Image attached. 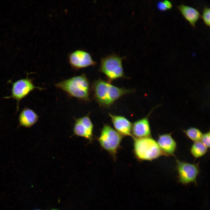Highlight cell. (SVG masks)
<instances>
[{"instance_id": "obj_6", "label": "cell", "mask_w": 210, "mask_h": 210, "mask_svg": "<svg viewBox=\"0 0 210 210\" xmlns=\"http://www.w3.org/2000/svg\"><path fill=\"white\" fill-rule=\"evenodd\" d=\"M33 79L29 78L28 74L26 78H22L13 82L9 80L8 82L12 84L11 95L4 97V99L12 98L17 101V111L19 110V103L22 99L27 96L31 92L36 89L40 90L44 88L36 87L33 83Z\"/></svg>"}, {"instance_id": "obj_13", "label": "cell", "mask_w": 210, "mask_h": 210, "mask_svg": "<svg viewBox=\"0 0 210 210\" xmlns=\"http://www.w3.org/2000/svg\"><path fill=\"white\" fill-rule=\"evenodd\" d=\"M157 143L161 149L166 154H174L176 148V144L170 134L160 135Z\"/></svg>"}, {"instance_id": "obj_8", "label": "cell", "mask_w": 210, "mask_h": 210, "mask_svg": "<svg viewBox=\"0 0 210 210\" xmlns=\"http://www.w3.org/2000/svg\"><path fill=\"white\" fill-rule=\"evenodd\" d=\"M177 168L179 180L181 183L186 184L196 182L199 172L197 164H190L177 160Z\"/></svg>"}, {"instance_id": "obj_2", "label": "cell", "mask_w": 210, "mask_h": 210, "mask_svg": "<svg viewBox=\"0 0 210 210\" xmlns=\"http://www.w3.org/2000/svg\"><path fill=\"white\" fill-rule=\"evenodd\" d=\"M55 86L70 97L84 102L90 101V83L84 74L63 80L55 84Z\"/></svg>"}, {"instance_id": "obj_19", "label": "cell", "mask_w": 210, "mask_h": 210, "mask_svg": "<svg viewBox=\"0 0 210 210\" xmlns=\"http://www.w3.org/2000/svg\"><path fill=\"white\" fill-rule=\"evenodd\" d=\"M201 142L206 147H210V132H209L203 134L201 139Z\"/></svg>"}, {"instance_id": "obj_10", "label": "cell", "mask_w": 210, "mask_h": 210, "mask_svg": "<svg viewBox=\"0 0 210 210\" xmlns=\"http://www.w3.org/2000/svg\"><path fill=\"white\" fill-rule=\"evenodd\" d=\"M153 110V109H152L146 116L132 124V137L139 138L150 136L151 130L148 117Z\"/></svg>"}, {"instance_id": "obj_15", "label": "cell", "mask_w": 210, "mask_h": 210, "mask_svg": "<svg viewBox=\"0 0 210 210\" xmlns=\"http://www.w3.org/2000/svg\"><path fill=\"white\" fill-rule=\"evenodd\" d=\"M207 148L201 141L195 142L192 146L191 152L195 158L201 157L205 154L207 151Z\"/></svg>"}, {"instance_id": "obj_14", "label": "cell", "mask_w": 210, "mask_h": 210, "mask_svg": "<svg viewBox=\"0 0 210 210\" xmlns=\"http://www.w3.org/2000/svg\"><path fill=\"white\" fill-rule=\"evenodd\" d=\"M177 7L184 18L195 27L200 17L199 12L193 8L184 4L178 6Z\"/></svg>"}, {"instance_id": "obj_18", "label": "cell", "mask_w": 210, "mask_h": 210, "mask_svg": "<svg viewBox=\"0 0 210 210\" xmlns=\"http://www.w3.org/2000/svg\"><path fill=\"white\" fill-rule=\"evenodd\" d=\"M210 8L206 7L203 10L202 16L204 22L208 26H210Z\"/></svg>"}, {"instance_id": "obj_21", "label": "cell", "mask_w": 210, "mask_h": 210, "mask_svg": "<svg viewBox=\"0 0 210 210\" xmlns=\"http://www.w3.org/2000/svg\"><path fill=\"white\" fill-rule=\"evenodd\" d=\"M39 210V209H36V210Z\"/></svg>"}, {"instance_id": "obj_9", "label": "cell", "mask_w": 210, "mask_h": 210, "mask_svg": "<svg viewBox=\"0 0 210 210\" xmlns=\"http://www.w3.org/2000/svg\"><path fill=\"white\" fill-rule=\"evenodd\" d=\"M89 114L75 119L73 132L75 135L84 138L91 142L93 139L94 126Z\"/></svg>"}, {"instance_id": "obj_3", "label": "cell", "mask_w": 210, "mask_h": 210, "mask_svg": "<svg viewBox=\"0 0 210 210\" xmlns=\"http://www.w3.org/2000/svg\"><path fill=\"white\" fill-rule=\"evenodd\" d=\"M134 139V152L136 158L140 160L151 161L164 154L157 142L150 137Z\"/></svg>"}, {"instance_id": "obj_5", "label": "cell", "mask_w": 210, "mask_h": 210, "mask_svg": "<svg viewBox=\"0 0 210 210\" xmlns=\"http://www.w3.org/2000/svg\"><path fill=\"white\" fill-rule=\"evenodd\" d=\"M123 58L113 54L101 59L99 70L106 76L109 82L125 77L122 65Z\"/></svg>"}, {"instance_id": "obj_4", "label": "cell", "mask_w": 210, "mask_h": 210, "mask_svg": "<svg viewBox=\"0 0 210 210\" xmlns=\"http://www.w3.org/2000/svg\"><path fill=\"white\" fill-rule=\"evenodd\" d=\"M123 136L108 124H105L98 140L101 146L115 158Z\"/></svg>"}, {"instance_id": "obj_20", "label": "cell", "mask_w": 210, "mask_h": 210, "mask_svg": "<svg viewBox=\"0 0 210 210\" xmlns=\"http://www.w3.org/2000/svg\"><path fill=\"white\" fill-rule=\"evenodd\" d=\"M51 210H58L56 209H51Z\"/></svg>"}, {"instance_id": "obj_12", "label": "cell", "mask_w": 210, "mask_h": 210, "mask_svg": "<svg viewBox=\"0 0 210 210\" xmlns=\"http://www.w3.org/2000/svg\"><path fill=\"white\" fill-rule=\"evenodd\" d=\"M39 116L32 109L25 107L21 111L18 117L19 126L30 128L35 124Z\"/></svg>"}, {"instance_id": "obj_17", "label": "cell", "mask_w": 210, "mask_h": 210, "mask_svg": "<svg viewBox=\"0 0 210 210\" xmlns=\"http://www.w3.org/2000/svg\"><path fill=\"white\" fill-rule=\"evenodd\" d=\"M158 8L162 11H165L170 9L172 7V2L167 0L159 1L157 4Z\"/></svg>"}, {"instance_id": "obj_16", "label": "cell", "mask_w": 210, "mask_h": 210, "mask_svg": "<svg viewBox=\"0 0 210 210\" xmlns=\"http://www.w3.org/2000/svg\"><path fill=\"white\" fill-rule=\"evenodd\" d=\"M184 132L187 136L194 142L200 141L203 135L200 130L195 127L189 128Z\"/></svg>"}, {"instance_id": "obj_1", "label": "cell", "mask_w": 210, "mask_h": 210, "mask_svg": "<svg viewBox=\"0 0 210 210\" xmlns=\"http://www.w3.org/2000/svg\"><path fill=\"white\" fill-rule=\"evenodd\" d=\"M92 88L94 99L100 106L104 107L110 106L119 98L133 91L118 87L101 79L94 81Z\"/></svg>"}, {"instance_id": "obj_11", "label": "cell", "mask_w": 210, "mask_h": 210, "mask_svg": "<svg viewBox=\"0 0 210 210\" xmlns=\"http://www.w3.org/2000/svg\"><path fill=\"white\" fill-rule=\"evenodd\" d=\"M115 130L122 136H131L132 123L126 118L120 116L108 114Z\"/></svg>"}, {"instance_id": "obj_7", "label": "cell", "mask_w": 210, "mask_h": 210, "mask_svg": "<svg viewBox=\"0 0 210 210\" xmlns=\"http://www.w3.org/2000/svg\"><path fill=\"white\" fill-rule=\"evenodd\" d=\"M68 59L71 66L75 70L95 66L97 64L90 53L82 49H77L70 52L68 55Z\"/></svg>"}]
</instances>
